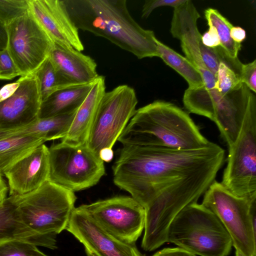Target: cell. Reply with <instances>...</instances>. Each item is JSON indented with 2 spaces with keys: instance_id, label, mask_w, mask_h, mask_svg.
Here are the masks:
<instances>
[{
  "instance_id": "21",
  "label": "cell",
  "mask_w": 256,
  "mask_h": 256,
  "mask_svg": "<svg viewBox=\"0 0 256 256\" xmlns=\"http://www.w3.org/2000/svg\"><path fill=\"white\" fill-rule=\"evenodd\" d=\"M105 92V78L99 76L78 109L70 129L62 141L78 144H86L91 124Z\"/></svg>"
},
{
  "instance_id": "35",
  "label": "cell",
  "mask_w": 256,
  "mask_h": 256,
  "mask_svg": "<svg viewBox=\"0 0 256 256\" xmlns=\"http://www.w3.org/2000/svg\"><path fill=\"white\" fill-rule=\"evenodd\" d=\"M202 42L208 48H215L220 46V39L214 27L209 26L208 30L202 36Z\"/></svg>"
},
{
  "instance_id": "18",
  "label": "cell",
  "mask_w": 256,
  "mask_h": 256,
  "mask_svg": "<svg viewBox=\"0 0 256 256\" xmlns=\"http://www.w3.org/2000/svg\"><path fill=\"white\" fill-rule=\"evenodd\" d=\"M49 172L48 148L43 144L4 172L9 196L22 195L38 189L48 180Z\"/></svg>"
},
{
  "instance_id": "22",
  "label": "cell",
  "mask_w": 256,
  "mask_h": 256,
  "mask_svg": "<svg viewBox=\"0 0 256 256\" xmlns=\"http://www.w3.org/2000/svg\"><path fill=\"white\" fill-rule=\"evenodd\" d=\"M76 111L50 118H38L29 124L18 128L0 130V139L32 136L41 138L45 142L62 140L68 132Z\"/></svg>"
},
{
  "instance_id": "12",
  "label": "cell",
  "mask_w": 256,
  "mask_h": 256,
  "mask_svg": "<svg viewBox=\"0 0 256 256\" xmlns=\"http://www.w3.org/2000/svg\"><path fill=\"white\" fill-rule=\"evenodd\" d=\"M6 28V48L21 76L34 73L48 58L54 42L29 10Z\"/></svg>"
},
{
  "instance_id": "27",
  "label": "cell",
  "mask_w": 256,
  "mask_h": 256,
  "mask_svg": "<svg viewBox=\"0 0 256 256\" xmlns=\"http://www.w3.org/2000/svg\"><path fill=\"white\" fill-rule=\"evenodd\" d=\"M34 73L38 80L42 102L54 92L72 86L58 73L49 58Z\"/></svg>"
},
{
  "instance_id": "7",
  "label": "cell",
  "mask_w": 256,
  "mask_h": 256,
  "mask_svg": "<svg viewBox=\"0 0 256 256\" xmlns=\"http://www.w3.org/2000/svg\"><path fill=\"white\" fill-rule=\"evenodd\" d=\"M8 198L22 222L42 234H58L66 230L76 200L74 192L48 180L30 192Z\"/></svg>"
},
{
  "instance_id": "30",
  "label": "cell",
  "mask_w": 256,
  "mask_h": 256,
  "mask_svg": "<svg viewBox=\"0 0 256 256\" xmlns=\"http://www.w3.org/2000/svg\"><path fill=\"white\" fill-rule=\"evenodd\" d=\"M216 89L225 94L238 86L242 82L239 76L223 62H220L216 76Z\"/></svg>"
},
{
  "instance_id": "33",
  "label": "cell",
  "mask_w": 256,
  "mask_h": 256,
  "mask_svg": "<svg viewBox=\"0 0 256 256\" xmlns=\"http://www.w3.org/2000/svg\"><path fill=\"white\" fill-rule=\"evenodd\" d=\"M240 82L246 84L254 93L256 92V60L242 64L240 74Z\"/></svg>"
},
{
  "instance_id": "24",
  "label": "cell",
  "mask_w": 256,
  "mask_h": 256,
  "mask_svg": "<svg viewBox=\"0 0 256 256\" xmlns=\"http://www.w3.org/2000/svg\"><path fill=\"white\" fill-rule=\"evenodd\" d=\"M46 142L32 136H20L0 139V174Z\"/></svg>"
},
{
  "instance_id": "19",
  "label": "cell",
  "mask_w": 256,
  "mask_h": 256,
  "mask_svg": "<svg viewBox=\"0 0 256 256\" xmlns=\"http://www.w3.org/2000/svg\"><path fill=\"white\" fill-rule=\"evenodd\" d=\"M48 58L58 73L72 86L92 83L99 76L94 60L75 49L54 43Z\"/></svg>"
},
{
  "instance_id": "20",
  "label": "cell",
  "mask_w": 256,
  "mask_h": 256,
  "mask_svg": "<svg viewBox=\"0 0 256 256\" xmlns=\"http://www.w3.org/2000/svg\"><path fill=\"white\" fill-rule=\"evenodd\" d=\"M56 234H42L32 230L24 224L16 208L7 198L0 206V242L10 240L28 241L36 246L56 248Z\"/></svg>"
},
{
  "instance_id": "14",
  "label": "cell",
  "mask_w": 256,
  "mask_h": 256,
  "mask_svg": "<svg viewBox=\"0 0 256 256\" xmlns=\"http://www.w3.org/2000/svg\"><path fill=\"white\" fill-rule=\"evenodd\" d=\"M66 230L84 246L87 256H145L100 227L80 206L74 210Z\"/></svg>"
},
{
  "instance_id": "1",
  "label": "cell",
  "mask_w": 256,
  "mask_h": 256,
  "mask_svg": "<svg viewBox=\"0 0 256 256\" xmlns=\"http://www.w3.org/2000/svg\"><path fill=\"white\" fill-rule=\"evenodd\" d=\"M225 150L212 142L192 150L122 145L113 166V180L145 208L176 180L212 165L223 164Z\"/></svg>"
},
{
  "instance_id": "5",
  "label": "cell",
  "mask_w": 256,
  "mask_h": 256,
  "mask_svg": "<svg viewBox=\"0 0 256 256\" xmlns=\"http://www.w3.org/2000/svg\"><path fill=\"white\" fill-rule=\"evenodd\" d=\"M166 242L200 256H228L232 239L218 217L202 204L186 206L169 226Z\"/></svg>"
},
{
  "instance_id": "10",
  "label": "cell",
  "mask_w": 256,
  "mask_h": 256,
  "mask_svg": "<svg viewBox=\"0 0 256 256\" xmlns=\"http://www.w3.org/2000/svg\"><path fill=\"white\" fill-rule=\"evenodd\" d=\"M221 184L237 196H256V105L248 111L236 140L228 147Z\"/></svg>"
},
{
  "instance_id": "32",
  "label": "cell",
  "mask_w": 256,
  "mask_h": 256,
  "mask_svg": "<svg viewBox=\"0 0 256 256\" xmlns=\"http://www.w3.org/2000/svg\"><path fill=\"white\" fill-rule=\"evenodd\" d=\"M21 74L6 48L0 50V80H11Z\"/></svg>"
},
{
  "instance_id": "9",
  "label": "cell",
  "mask_w": 256,
  "mask_h": 256,
  "mask_svg": "<svg viewBox=\"0 0 256 256\" xmlns=\"http://www.w3.org/2000/svg\"><path fill=\"white\" fill-rule=\"evenodd\" d=\"M251 198L234 195L214 180L204 193L202 203L218 217L228 233L232 246L244 256H256V232L250 214Z\"/></svg>"
},
{
  "instance_id": "38",
  "label": "cell",
  "mask_w": 256,
  "mask_h": 256,
  "mask_svg": "<svg viewBox=\"0 0 256 256\" xmlns=\"http://www.w3.org/2000/svg\"><path fill=\"white\" fill-rule=\"evenodd\" d=\"M230 36L234 42L241 44L246 38V32L241 27L233 26L230 30Z\"/></svg>"
},
{
  "instance_id": "17",
  "label": "cell",
  "mask_w": 256,
  "mask_h": 256,
  "mask_svg": "<svg viewBox=\"0 0 256 256\" xmlns=\"http://www.w3.org/2000/svg\"><path fill=\"white\" fill-rule=\"evenodd\" d=\"M18 80L16 90L0 102V130L22 127L38 118L42 100L36 75L32 73Z\"/></svg>"
},
{
  "instance_id": "26",
  "label": "cell",
  "mask_w": 256,
  "mask_h": 256,
  "mask_svg": "<svg viewBox=\"0 0 256 256\" xmlns=\"http://www.w3.org/2000/svg\"><path fill=\"white\" fill-rule=\"evenodd\" d=\"M208 26H213L218 33L220 46L232 58H238L241 44L234 42L230 36L232 24L216 9L208 8L204 11Z\"/></svg>"
},
{
  "instance_id": "23",
  "label": "cell",
  "mask_w": 256,
  "mask_h": 256,
  "mask_svg": "<svg viewBox=\"0 0 256 256\" xmlns=\"http://www.w3.org/2000/svg\"><path fill=\"white\" fill-rule=\"evenodd\" d=\"M94 82L72 86L58 90L42 102L39 118L76 112L84 100Z\"/></svg>"
},
{
  "instance_id": "39",
  "label": "cell",
  "mask_w": 256,
  "mask_h": 256,
  "mask_svg": "<svg viewBox=\"0 0 256 256\" xmlns=\"http://www.w3.org/2000/svg\"><path fill=\"white\" fill-rule=\"evenodd\" d=\"M2 176L0 174V206L4 204L7 198L6 196L8 189Z\"/></svg>"
},
{
  "instance_id": "3",
  "label": "cell",
  "mask_w": 256,
  "mask_h": 256,
  "mask_svg": "<svg viewBox=\"0 0 256 256\" xmlns=\"http://www.w3.org/2000/svg\"><path fill=\"white\" fill-rule=\"evenodd\" d=\"M118 140L122 145L179 150L202 148L210 142L188 113L163 100L154 101L136 110Z\"/></svg>"
},
{
  "instance_id": "40",
  "label": "cell",
  "mask_w": 256,
  "mask_h": 256,
  "mask_svg": "<svg viewBox=\"0 0 256 256\" xmlns=\"http://www.w3.org/2000/svg\"><path fill=\"white\" fill-rule=\"evenodd\" d=\"M98 156L104 162H110L114 157L113 150L112 148H104L100 151Z\"/></svg>"
},
{
  "instance_id": "2",
  "label": "cell",
  "mask_w": 256,
  "mask_h": 256,
  "mask_svg": "<svg viewBox=\"0 0 256 256\" xmlns=\"http://www.w3.org/2000/svg\"><path fill=\"white\" fill-rule=\"evenodd\" d=\"M78 29L104 38L138 59L158 57L152 30L140 26L126 0H64Z\"/></svg>"
},
{
  "instance_id": "41",
  "label": "cell",
  "mask_w": 256,
  "mask_h": 256,
  "mask_svg": "<svg viewBox=\"0 0 256 256\" xmlns=\"http://www.w3.org/2000/svg\"><path fill=\"white\" fill-rule=\"evenodd\" d=\"M7 34L6 27L0 22V50L6 48Z\"/></svg>"
},
{
  "instance_id": "29",
  "label": "cell",
  "mask_w": 256,
  "mask_h": 256,
  "mask_svg": "<svg viewBox=\"0 0 256 256\" xmlns=\"http://www.w3.org/2000/svg\"><path fill=\"white\" fill-rule=\"evenodd\" d=\"M28 10V0H0V22L6 27Z\"/></svg>"
},
{
  "instance_id": "34",
  "label": "cell",
  "mask_w": 256,
  "mask_h": 256,
  "mask_svg": "<svg viewBox=\"0 0 256 256\" xmlns=\"http://www.w3.org/2000/svg\"><path fill=\"white\" fill-rule=\"evenodd\" d=\"M186 0H146L142 6V17L146 18L156 8L161 6L177 8L184 4Z\"/></svg>"
},
{
  "instance_id": "16",
  "label": "cell",
  "mask_w": 256,
  "mask_h": 256,
  "mask_svg": "<svg viewBox=\"0 0 256 256\" xmlns=\"http://www.w3.org/2000/svg\"><path fill=\"white\" fill-rule=\"evenodd\" d=\"M28 6L29 11L54 44L79 52L84 50L64 0H28Z\"/></svg>"
},
{
  "instance_id": "42",
  "label": "cell",
  "mask_w": 256,
  "mask_h": 256,
  "mask_svg": "<svg viewBox=\"0 0 256 256\" xmlns=\"http://www.w3.org/2000/svg\"><path fill=\"white\" fill-rule=\"evenodd\" d=\"M236 256H244L238 250L236 249Z\"/></svg>"
},
{
  "instance_id": "4",
  "label": "cell",
  "mask_w": 256,
  "mask_h": 256,
  "mask_svg": "<svg viewBox=\"0 0 256 256\" xmlns=\"http://www.w3.org/2000/svg\"><path fill=\"white\" fill-rule=\"evenodd\" d=\"M223 164L218 163L190 173L163 189L144 208V234L142 248L153 251L166 242L169 226L186 206L197 202L215 180Z\"/></svg>"
},
{
  "instance_id": "8",
  "label": "cell",
  "mask_w": 256,
  "mask_h": 256,
  "mask_svg": "<svg viewBox=\"0 0 256 256\" xmlns=\"http://www.w3.org/2000/svg\"><path fill=\"white\" fill-rule=\"evenodd\" d=\"M48 152V180L74 192L96 185L105 174L104 162L86 144L61 141Z\"/></svg>"
},
{
  "instance_id": "37",
  "label": "cell",
  "mask_w": 256,
  "mask_h": 256,
  "mask_svg": "<svg viewBox=\"0 0 256 256\" xmlns=\"http://www.w3.org/2000/svg\"><path fill=\"white\" fill-rule=\"evenodd\" d=\"M20 84L18 80L16 82L6 84L0 89V102L11 96L16 90Z\"/></svg>"
},
{
  "instance_id": "6",
  "label": "cell",
  "mask_w": 256,
  "mask_h": 256,
  "mask_svg": "<svg viewBox=\"0 0 256 256\" xmlns=\"http://www.w3.org/2000/svg\"><path fill=\"white\" fill-rule=\"evenodd\" d=\"M182 101L189 112L213 121L229 147L236 140L248 111L256 105V96L242 83L225 94L216 88L206 89L204 86L188 88L184 92Z\"/></svg>"
},
{
  "instance_id": "36",
  "label": "cell",
  "mask_w": 256,
  "mask_h": 256,
  "mask_svg": "<svg viewBox=\"0 0 256 256\" xmlns=\"http://www.w3.org/2000/svg\"><path fill=\"white\" fill-rule=\"evenodd\" d=\"M152 256H196L180 248H165L155 253Z\"/></svg>"
},
{
  "instance_id": "13",
  "label": "cell",
  "mask_w": 256,
  "mask_h": 256,
  "mask_svg": "<svg viewBox=\"0 0 256 256\" xmlns=\"http://www.w3.org/2000/svg\"><path fill=\"white\" fill-rule=\"evenodd\" d=\"M80 206L104 230L116 238L134 244L144 228V208L132 196H116Z\"/></svg>"
},
{
  "instance_id": "25",
  "label": "cell",
  "mask_w": 256,
  "mask_h": 256,
  "mask_svg": "<svg viewBox=\"0 0 256 256\" xmlns=\"http://www.w3.org/2000/svg\"><path fill=\"white\" fill-rule=\"evenodd\" d=\"M156 43L158 57L184 78L188 84V88H198L204 86L200 74L186 57L180 54L157 38Z\"/></svg>"
},
{
  "instance_id": "15",
  "label": "cell",
  "mask_w": 256,
  "mask_h": 256,
  "mask_svg": "<svg viewBox=\"0 0 256 256\" xmlns=\"http://www.w3.org/2000/svg\"><path fill=\"white\" fill-rule=\"evenodd\" d=\"M200 16L190 0L174 8L171 22L172 36L180 42L186 58L200 72L206 89L216 88V78L208 70L202 58L200 45L202 35L197 26Z\"/></svg>"
},
{
  "instance_id": "11",
  "label": "cell",
  "mask_w": 256,
  "mask_h": 256,
  "mask_svg": "<svg viewBox=\"0 0 256 256\" xmlns=\"http://www.w3.org/2000/svg\"><path fill=\"white\" fill-rule=\"evenodd\" d=\"M138 102L134 88L120 85L104 93L91 124L86 144L98 156L112 148L136 112Z\"/></svg>"
},
{
  "instance_id": "28",
  "label": "cell",
  "mask_w": 256,
  "mask_h": 256,
  "mask_svg": "<svg viewBox=\"0 0 256 256\" xmlns=\"http://www.w3.org/2000/svg\"><path fill=\"white\" fill-rule=\"evenodd\" d=\"M0 256H48L34 244L25 240H10L0 242Z\"/></svg>"
},
{
  "instance_id": "31",
  "label": "cell",
  "mask_w": 256,
  "mask_h": 256,
  "mask_svg": "<svg viewBox=\"0 0 256 256\" xmlns=\"http://www.w3.org/2000/svg\"><path fill=\"white\" fill-rule=\"evenodd\" d=\"M200 48L203 62L208 70L216 77L219 64L222 62L224 50L220 46L215 48L207 47L202 44V40Z\"/></svg>"
}]
</instances>
